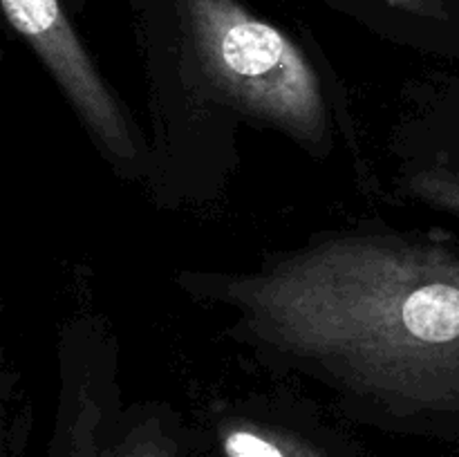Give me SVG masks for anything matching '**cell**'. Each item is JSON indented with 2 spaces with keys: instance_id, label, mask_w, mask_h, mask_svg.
<instances>
[{
  "instance_id": "7",
  "label": "cell",
  "mask_w": 459,
  "mask_h": 457,
  "mask_svg": "<svg viewBox=\"0 0 459 457\" xmlns=\"http://www.w3.org/2000/svg\"><path fill=\"white\" fill-rule=\"evenodd\" d=\"M366 3L379 4L394 16L433 22V25H453L459 21V0H366Z\"/></svg>"
},
{
  "instance_id": "3",
  "label": "cell",
  "mask_w": 459,
  "mask_h": 457,
  "mask_svg": "<svg viewBox=\"0 0 459 457\" xmlns=\"http://www.w3.org/2000/svg\"><path fill=\"white\" fill-rule=\"evenodd\" d=\"M12 30L45 63L94 137L119 160H133L128 121L99 76L58 0H0Z\"/></svg>"
},
{
  "instance_id": "5",
  "label": "cell",
  "mask_w": 459,
  "mask_h": 457,
  "mask_svg": "<svg viewBox=\"0 0 459 457\" xmlns=\"http://www.w3.org/2000/svg\"><path fill=\"white\" fill-rule=\"evenodd\" d=\"M406 188L412 197L446 213L459 215V166H435L408 175Z\"/></svg>"
},
{
  "instance_id": "1",
  "label": "cell",
  "mask_w": 459,
  "mask_h": 457,
  "mask_svg": "<svg viewBox=\"0 0 459 457\" xmlns=\"http://www.w3.org/2000/svg\"><path fill=\"white\" fill-rule=\"evenodd\" d=\"M260 343L314 363L381 415L459 412V255L334 237L224 282Z\"/></svg>"
},
{
  "instance_id": "6",
  "label": "cell",
  "mask_w": 459,
  "mask_h": 457,
  "mask_svg": "<svg viewBox=\"0 0 459 457\" xmlns=\"http://www.w3.org/2000/svg\"><path fill=\"white\" fill-rule=\"evenodd\" d=\"M152 426L134 428L108 457H184L182 442Z\"/></svg>"
},
{
  "instance_id": "2",
  "label": "cell",
  "mask_w": 459,
  "mask_h": 457,
  "mask_svg": "<svg viewBox=\"0 0 459 457\" xmlns=\"http://www.w3.org/2000/svg\"><path fill=\"white\" fill-rule=\"evenodd\" d=\"M238 110L309 143L327 137L321 81L303 49L242 0H146Z\"/></svg>"
},
{
  "instance_id": "4",
  "label": "cell",
  "mask_w": 459,
  "mask_h": 457,
  "mask_svg": "<svg viewBox=\"0 0 459 457\" xmlns=\"http://www.w3.org/2000/svg\"><path fill=\"white\" fill-rule=\"evenodd\" d=\"M202 457H357L343 444L254 415H227L206 435Z\"/></svg>"
}]
</instances>
